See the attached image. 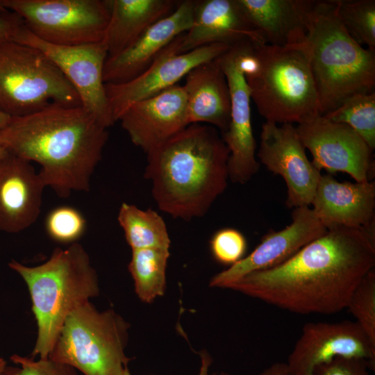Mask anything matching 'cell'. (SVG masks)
I'll list each match as a JSON object with an SVG mask.
<instances>
[{
    "instance_id": "obj_35",
    "label": "cell",
    "mask_w": 375,
    "mask_h": 375,
    "mask_svg": "<svg viewBox=\"0 0 375 375\" xmlns=\"http://www.w3.org/2000/svg\"><path fill=\"white\" fill-rule=\"evenodd\" d=\"M199 356L201 358V367L198 375H229L226 372H221L219 374H209V369L212 362L211 356L206 350H202L200 351ZM124 375H131L128 367L126 369Z\"/></svg>"
},
{
    "instance_id": "obj_2",
    "label": "cell",
    "mask_w": 375,
    "mask_h": 375,
    "mask_svg": "<svg viewBox=\"0 0 375 375\" xmlns=\"http://www.w3.org/2000/svg\"><path fill=\"white\" fill-rule=\"evenodd\" d=\"M108 138V128L82 106L51 104L0 128L6 151L38 163L44 185L61 198L89 191Z\"/></svg>"
},
{
    "instance_id": "obj_36",
    "label": "cell",
    "mask_w": 375,
    "mask_h": 375,
    "mask_svg": "<svg viewBox=\"0 0 375 375\" xmlns=\"http://www.w3.org/2000/svg\"><path fill=\"white\" fill-rule=\"evenodd\" d=\"M258 375H289V372L286 362H275Z\"/></svg>"
},
{
    "instance_id": "obj_20",
    "label": "cell",
    "mask_w": 375,
    "mask_h": 375,
    "mask_svg": "<svg viewBox=\"0 0 375 375\" xmlns=\"http://www.w3.org/2000/svg\"><path fill=\"white\" fill-rule=\"evenodd\" d=\"M244 42L266 44L238 0H201L197 1L192 26L183 35L178 51L215 43L233 46Z\"/></svg>"
},
{
    "instance_id": "obj_11",
    "label": "cell",
    "mask_w": 375,
    "mask_h": 375,
    "mask_svg": "<svg viewBox=\"0 0 375 375\" xmlns=\"http://www.w3.org/2000/svg\"><path fill=\"white\" fill-rule=\"evenodd\" d=\"M12 41L42 51L59 68L79 96L81 106L104 127L115 122L107 99L103 72L107 49L103 41L76 46L46 42L32 34L24 24Z\"/></svg>"
},
{
    "instance_id": "obj_6",
    "label": "cell",
    "mask_w": 375,
    "mask_h": 375,
    "mask_svg": "<svg viewBox=\"0 0 375 375\" xmlns=\"http://www.w3.org/2000/svg\"><path fill=\"white\" fill-rule=\"evenodd\" d=\"M257 61L244 74L251 99L265 122L300 124L320 115L317 92L301 45L256 47Z\"/></svg>"
},
{
    "instance_id": "obj_25",
    "label": "cell",
    "mask_w": 375,
    "mask_h": 375,
    "mask_svg": "<svg viewBox=\"0 0 375 375\" xmlns=\"http://www.w3.org/2000/svg\"><path fill=\"white\" fill-rule=\"evenodd\" d=\"M117 220L132 250L169 249L171 241L166 224L155 210H142L135 205L123 203Z\"/></svg>"
},
{
    "instance_id": "obj_28",
    "label": "cell",
    "mask_w": 375,
    "mask_h": 375,
    "mask_svg": "<svg viewBox=\"0 0 375 375\" xmlns=\"http://www.w3.org/2000/svg\"><path fill=\"white\" fill-rule=\"evenodd\" d=\"M334 1L336 15L349 35L362 47L375 51V1Z\"/></svg>"
},
{
    "instance_id": "obj_15",
    "label": "cell",
    "mask_w": 375,
    "mask_h": 375,
    "mask_svg": "<svg viewBox=\"0 0 375 375\" xmlns=\"http://www.w3.org/2000/svg\"><path fill=\"white\" fill-rule=\"evenodd\" d=\"M336 357L365 359L375 370V346L356 322L308 323L288 356L289 375H313Z\"/></svg>"
},
{
    "instance_id": "obj_24",
    "label": "cell",
    "mask_w": 375,
    "mask_h": 375,
    "mask_svg": "<svg viewBox=\"0 0 375 375\" xmlns=\"http://www.w3.org/2000/svg\"><path fill=\"white\" fill-rule=\"evenodd\" d=\"M178 3L174 0H108L110 17L103 40L108 58L131 47L151 26L171 14Z\"/></svg>"
},
{
    "instance_id": "obj_14",
    "label": "cell",
    "mask_w": 375,
    "mask_h": 375,
    "mask_svg": "<svg viewBox=\"0 0 375 375\" xmlns=\"http://www.w3.org/2000/svg\"><path fill=\"white\" fill-rule=\"evenodd\" d=\"M305 150L293 124H262L257 153L258 162L285 181V204L290 208L311 204L322 176Z\"/></svg>"
},
{
    "instance_id": "obj_21",
    "label": "cell",
    "mask_w": 375,
    "mask_h": 375,
    "mask_svg": "<svg viewBox=\"0 0 375 375\" xmlns=\"http://www.w3.org/2000/svg\"><path fill=\"white\" fill-rule=\"evenodd\" d=\"M45 187L31 162L7 152L0 161V231L19 233L33 224Z\"/></svg>"
},
{
    "instance_id": "obj_27",
    "label": "cell",
    "mask_w": 375,
    "mask_h": 375,
    "mask_svg": "<svg viewBox=\"0 0 375 375\" xmlns=\"http://www.w3.org/2000/svg\"><path fill=\"white\" fill-rule=\"evenodd\" d=\"M322 116L349 126L375 149V92L353 95Z\"/></svg>"
},
{
    "instance_id": "obj_30",
    "label": "cell",
    "mask_w": 375,
    "mask_h": 375,
    "mask_svg": "<svg viewBox=\"0 0 375 375\" xmlns=\"http://www.w3.org/2000/svg\"><path fill=\"white\" fill-rule=\"evenodd\" d=\"M86 227V219L83 214L72 206L55 208L45 219L48 235L60 243H75L84 234Z\"/></svg>"
},
{
    "instance_id": "obj_19",
    "label": "cell",
    "mask_w": 375,
    "mask_h": 375,
    "mask_svg": "<svg viewBox=\"0 0 375 375\" xmlns=\"http://www.w3.org/2000/svg\"><path fill=\"white\" fill-rule=\"evenodd\" d=\"M310 205L326 229H375L374 181L340 182L322 174Z\"/></svg>"
},
{
    "instance_id": "obj_13",
    "label": "cell",
    "mask_w": 375,
    "mask_h": 375,
    "mask_svg": "<svg viewBox=\"0 0 375 375\" xmlns=\"http://www.w3.org/2000/svg\"><path fill=\"white\" fill-rule=\"evenodd\" d=\"M296 130L319 171L346 173L356 182L372 181L375 167L373 150L349 126L318 115L297 124Z\"/></svg>"
},
{
    "instance_id": "obj_38",
    "label": "cell",
    "mask_w": 375,
    "mask_h": 375,
    "mask_svg": "<svg viewBox=\"0 0 375 375\" xmlns=\"http://www.w3.org/2000/svg\"><path fill=\"white\" fill-rule=\"evenodd\" d=\"M6 368V361L0 357V375H3L5 369Z\"/></svg>"
},
{
    "instance_id": "obj_7",
    "label": "cell",
    "mask_w": 375,
    "mask_h": 375,
    "mask_svg": "<svg viewBox=\"0 0 375 375\" xmlns=\"http://www.w3.org/2000/svg\"><path fill=\"white\" fill-rule=\"evenodd\" d=\"M129 326L113 310L99 312L85 301L66 318L49 358L85 375H124Z\"/></svg>"
},
{
    "instance_id": "obj_17",
    "label": "cell",
    "mask_w": 375,
    "mask_h": 375,
    "mask_svg": "<svg viewBox=\"0 0 375 375\" xmlns=\"http://www.w3.org/2000/svg\"><path fill=\"white\" fill-rule=\"evenodd\" d=\"M118 121L136 147L151 152L190 125L183 85L133 103Z\"/></svg>"
},
{
    "instance_id": "obj_12",
    "label": "cell",
    "mask_w": 375,
    "mask_h": 375,
    "mask_svg": "<svg viewBox=\"0 0 375 375\" xmlns=\"http://www.w3.org/2000/svg\"><path fill=\"white\" fill-rule=\"evenodd\" d=\"M176 38L153 64L136 78L119 84H105L112 117L115 123L133 103L156 96L177 83L196 66L219 58L232 46L215 43L180 53L183 35Z\"/></svg>"
},
{
    "instance_id": "obj_29",
    "label": "cell",
    "mask_w": 375,
    "mask_h": 375,
    "mask_svg": "<svg viewBox=\"0 0 375 375\" xmlns=\"http://www.w3.org/2000/svg\"><path fill=\"white\" fill-rule=\"evenodd\" d=\"M375 346V270L369 271L352 292L347 308Z\"/></svg>"
},
{
    "instance_id": "obj_5",
    "label": "cell",
    "mask_w": 375,
    "mask_h": 375,
    "mask_svg": "<svg viewBox=\"0 0 375 375\" xmlns=\"http://www.w3.org/2000/svg\"><path fill=\"white\" fill-rule=\"evenodd\" d=\"M8 266L24 279L29 290L38 336L32 357L49 358L62 326L78 305L99 293L97 272L80 244L56 248L47 261L34 266L12 260Z\"/></svg>"
},
{
    "instance_id": "obj_33",
    "label": "cell",
    "mask_w": 375,
    "mask_h": 375,
    "mask_svg": "<svg viewBox=\"0 0 375 375\" xmlns=\"http://www.w3.org/2000/svg\"><path fill=\"white\" fill-rule=\"evenodd\" d=\"M369 369L372 370L365 359L336 357L317 367L313 375H369Z\"/></svg>"
},
{
    "instance_id": "obj_4",
    "label": "cell",
    "mask_w": 375,
    "mask_h": 375,
    "mask_svg": "<svg viewBox=\"0 0 375 375\" xmlns=\"http://www.w3.org/2000/svg\"><path fill=\"white\" fill-rule=\"evenodd\" d=\"M301 45L315 83L320 115L353 95L374 92L375 51L349 35L336 15L334 0H315Z\"/></svg>"
},
{
    "instance_id": "obj_26",
    "label": "cell",
    "mask_w": 375,
    "mask_h": 375,
    "mask_svg": "<svg viewBox=\"0 0 375 375\" xmlns=\"http://www.w3.org/2000/svg\"><path fill=\"white\" fill-rule=\"evenodd\" d=\"M169 249L145 248L132 250L128 271L138 298L151 303L165 294Z\"/></svg>"
},
{
    "instance_id": "obj_37",
    "label": "cell",
    "mask_w": 375,
    "mask_h": 375,
    "mask_svg": "<svg viewBox=\"0 0 375 375\" xmlns=\"http://www.w3.org/2000/svg\"><path fill=\"white\" fill-rule=\"evenodd\" d=\"M10 117L0 112V128H3L10 121Z\"/></svg>"
},
{
    "instance_id": "obj_18",
    "label": "cell",
    "mask_w": 375,
    "mask_h": 375,
    "mask_svg": "<svg viewBox=\"0 0 375 375\" xmlns=\"http://www.w3.org/2000/svg\"><path fill=\"white\" fill-rule=\"evenodd\" d=\"M197 1H179L169 15L151 26L134 44L104 65L105 84L128 82L145 72L162 51L191 27Z\"/></svg>"
},
{
    "instance_id": "obj_9",
    "label": "cell",
    "mask_w": 375,
    "mask_h": 375,
    "mask_svg": "<svg viewBox=\"0 0 375 375\" xmlns=\"http://www.w3.org/2000/svg\"><path fill=\"white\" fill-rule=\"evenodd\" d=\"M38 38L56 45L103 41L110 17L108 0H4Z\"/></svg>"
},
{
    "instance_id": "obj_39",
    "label": "cell",
    "mask_w": 375,
    "mask_h": 375,
    "mask_svg": "<svg viewBox=\"0 0 375 375\" xmlns=\"http://www.w3.org/2000/svg\"><path fill=\"white\" fill-rule=\"evenodd\" d=\"M6 153H7V151L3 147V146L0 144V161L3 159V158L6 156Z\"/></svg>"
},
{
    "instance_id": "obj_22",
    "label": "cell",
    "mask_w": 375,
    "mask_h": 375,
    "mask_svg": "<svg viewBox=\"0 0 375 375\" xmlns=\"http://www.w3.org/2000/svg\"><path fill=\"white\" fill-rule=\"evenodd\" d=\"M185 77L183 87L189 124L204 123L225 133L230 121L231 98L218 58L196 66Z\"/></svg>"
},
{
    "instance_id": "obj_40",
    "label": "cell",
    "mask_w": 375,
    "mask_h": 375,
    "mask_svg": "<svg viewBox=\"0 0 375 375\" xmlns=\"http://www.w3.org/2000/svg\"><path fill=\"white\" fill-rule=\"evenodd\" d=\"M7 10L5 4L4 0H0V12Z\"/></svg>"
},
{
    "instance_id": "obj_34",
    "label": "cell",
    "mask_w": 375,
    "mask_h": 375,
    "mask_svg": "<svg viewBox=\"0 0 375 375\" xmlns=\"http://www.w3.org/2000/svg\"><path fill=\"white\" fill-rule=\"evenodd\" d=\"M24 24L23 19L15 12L7 10L0 12V44L11 40Z\"/></svg>"
},
{
    "instance_id": "obj_31",
    "label": "cell",
    "mask_w": 375,
    "mask_h": 375,
    "mask_svg": "<svg viewBox=\"0 0 375 375\" xmlns=\"http://www.w3.org/2000/svg\"><path fill=\"white\" fill-rule=\"evenodd\" d=\"M210 249L217 262L230 267L244 257L247 242L240 231L225 228L212 235L210 240Z\"/></svg>"
},
{
    "instance_id": "obj_1",
    "label": "cell",
    "mask_w": 375,
    "mask_h": 375,
    "mask_svg": "<svg viewBox=\"0 0 375 375\" xmlns=\"http://www.w3.org/2000/svg\"><path fill=\"white\" fill-rule=\"evenodd\" d=\"M375 267V229H327L282 264L251 272L227 289L297 314H333L347 308Z\"/></svg>"
},
{
    "instance_id": "obj_10",
    "label": "cell",
    "mask_w": 375,
    "mask_h": 375,
    "mask_svg": "<svg viewBox=\"0 0 375 375\" xmlns=\"http://www.w3.org/2000/svg\"><path fill=\"white\" fill-rule=\"evenodd\" d=\"M250 42L232 46L218 59L226 76L230 92L231 113L228 126L222 139L228 151V179L244 184L258 172L250 107V92L244 74L253 45Z\"/></svg>"
},
{
    "instance_id": "obj_16",
    "label": "cell",
    "mask_w": 375,
    "mask_h": 375,
    "mask_svg": "<svg viewBox=\"0 0 375 375\" xmlns=\"http://www.w3.org/2000/svg\"><path fill=\"white\" fill-rule=\"evenodd\" d=\"M309 206L294 208L292 222L265 235L259 244L235 264L212 276L209 285L228 288L244 276L275 267L288 260L305 245L326 233Z\"/></svg>"
},
{
    "instance_id": "obj_3",
    "label": "cell",
    "mask_w": 375,
    "mask_h": 375,
    "mask_svg": "<svg viewBox=\"0 0 375 375\" xmlns=\"http://www.w3.org/2000/svg\"><path fill=\"white\" fill-rule=\"evenodd\" d=\"M147 155L153 197L174 218L205 215L227 187L229 151L212 126L190 124Z\"/></svg>"
},
{
    "instance_id": "obj_32",
    "label": "cell",
    "mask_w": 375,
    "mask_h": 375,
    "mask_svg": "<svg viewBox=\"0 0 375 375\" xmlns=\"http://www.w3.org/2000/svg\"><path fill=\"white\" fill-rule=\"evenodd\" d=\"M10 359L20 367H6L3 375H77L73 367L49 358L35 360L14 354Z\"/></svg>"
},
{
    "instance_id": "obj_8",
    "label": "cell",
    "mask_w": 375,
    "mask_h": 375,
    "mask_svg": "<svg viewBox=\"0 0 375 375\" xmlns=\"http://www.w3.org/2000/svg\"><path fill=\"white\" fill-rule=\"evenodd\" d=\"M51 104L81 106L76 91L42 51L12 40L0 44V112L25 116Z\"/></svg>"
},
{
    "instance_id": "obj_23",
    "label": "cell",
    "mask_w": 375,
    "mask_h": 375,
    "mask_svg": "<svg viewBox=\"0 0 375 375\" xmlns=\"http://www.w3.org/2000/svg\"><path fill=\"white\" fill-rule=\"evenodd\" d=\"M266 44L292 47L303 44L315 0H238Z\"/></svg>"
}]
</instances>
